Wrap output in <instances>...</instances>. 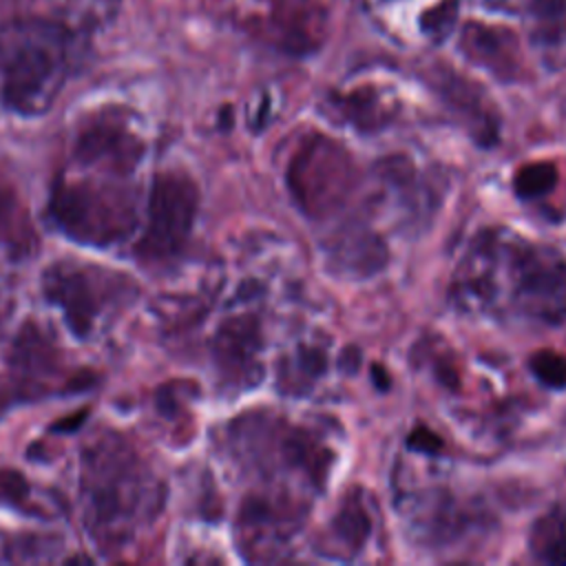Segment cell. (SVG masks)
<instances>
[{
  "label": "cell",
  "mask_w": 566,
  "mask_h": 566,
  "mask_svg": "<svg viewBox=\"0 0 566 566\" xmlns=\"http://www.w3.org/2000/svg\"><path fill=\"white\" fill-rule=\"evenodd\" d=\"M80 495L86 533L102 553H113L157 520L166 489L124 436L106 431L82 447Z\"/></svg>",
  "instance_id": "cell-1"
},
{
  "label": "cell",
  "mask_w": 566,
  "mask_h": 566,
  "mask_svg": "<svg viewBox=\"0 0 566 566\" xmlns=\"http://www.w3.org/2000/svg\"><path fill=\"white\" fill-rule=\"evenodd\" d=\"M46 219L80 245L104 250L124 243L139 226L135 175L69 164L51 184Z\"/></svg>",
  "instance_id": "cell-2"
},
{
  "label": "cell",
  "mask_w": 566,
  "mask_h": 566,
  "mask_svg": "<svg viewBox=\"0 0 566 566\" xmlns=\"http://www.w3.org/2000/svg\"><path fill=\"white\" fill-rule=\"evenodd\" d=\"M73 66V35L46 20H20L0 31V104L22 117L51 108Z\"/></svg>",
  "instance_id": "cell-3"
},
{
  "label": "cell",
  "mask_w": 566,
  "mask_h": 566,
  "mask_svg": "<svg viewBox=\"0 0 566 566\" xmlns=\"http://www.w3.org/2000/svg\"><path fill=\"white\" fill-rule=\"evenodd\" d=\"M234 462L261 480H298L318 493L329 480L332 449L307 427L270 411H250L228 424Z\"/></svg>",
  "instance_id": "cell-4"
},
{
  "label": "cell",
  "mask_w": 566,
  "mask_h": 566,
  "mask_svg": "<svg viewBox=\"0 0 566 566\" xmlns=\"http://www.w3.org/2000/svg\"><path fill=\"white\" fill-rule=\"evenodd\" d=\"M42 294L60 310L69 332L88 340L113 312L137 294V285L130 276L97 263L60 259L42 272Z\"/></svg>",
  "instance_id": "cell-5"
},
{
  "label": "cell",
  "mask_w": 566,
  "mask_h": 566,
  "mask_svg": "<svg viewBox=\"0 0 566 566\" xmlns=\"http://www.w3.org/2000/svg\"><path fill=\"white\" fill-rule=\"evenodd\" d=\"M197 181L184 170H161L153 177L142 234L133 243V256L144 268L172 265L188 248L197 212H199Z\"/></svg>",
  "instance_id": "cell-6"
},
{
  "label": "cell",
  "mask_w": 566,
  "mask_h": 566,
  "mask_svg": "<svg viewBox=\"0 0 566 566\" xmlns=\"http://www.w3.org/2000/svg\"><path fill=\"white\" fill-rule=\"evenodd\" d=\"M91 374L73 371L55 338L35 321H24L7 354L2 407L82 394L91 389Z\"/></svg>",
  "instance_id": "cell-7"
},
{
  "label": "cell",
  "mask_w": 566,
  "mask_h": 566,
  "mask_svg": "<svg viewBox=\"0 0 566 566\" xmlns=\"http://www.w3.org/2000/svg\"><path fill=\"white\" fill-rule=\"evenodd\" d=\"M358 181L352 153L321 133L307 135L290 155L285 184L294 206L310 219H325L345 206Z\"/></svg>",
  "instance_id": "cell-8"
},
{
  "label": "cell",
  "mask_w": 566,
  "mask_h": 566,
  "mask_svg": "<svg viewBox=\"0 0 566 566\" xmlns=\"http://www.w3.org/2000/svg\"><path fill=\"white\" fill-rule=\"evenodd\" d=\"M500 268L520 316L542 325L566 323V259L557 250L502 237Z\"/></svg>",
  "instance_id": "cell-9"
},
{
  "label": "cell",
  "mask_w": 566,
  "mask_h": 566,
  "mask_svg": "<svg viewBox=\"0 0 566 566\" xmlns=\"http://www.w3.org/2000/svg\"><path fill=\"white\" fill-rule=\"evenodd\" d=\"M307 502L287 486L243 497L237 513V546L248 562L281 559L307 517Z\"/></svg>",
  "instance_id": "cell-10"
},
{
  "label": "cell",
  "mask_w": 566,
  "mask_h": 566,
  "mask_svg": "<svg viewBox=\"0 0 566 566\" xmlns=\"http://www.w3.org/2000/svg\"><path fill=\"white\" fill-rule=\"evenodd\" d=\"M146 142L119 108H102L86 115L71 139L69 164L135 175L144 164Z\"/></svg>",
  "instance_id": "cell-11"
},
{
  "label": "cell",
  "mask_w": 566,
  "mask_h": 566,
  "mask_svg": "<svg viewBox=\"0 0 566 566\" xmlns=\"http://www.w3.org/2000/svg\"><path fill=\"white\" fill-rule=\"evenodd\" d=\"M263 327L254 312L223 318L210 340L212 365L223 389L241 394L263 380Z\"/></svg>",
  "instance_id": "cell-12"
},
{
  "label": "cell",
  "mask_w": 566,
  "mask_h": 566,
  "mask_svg": "<svg viewBox=\"0 0 566 566\" xmlns=\"http://www.w3.org/2000/svg\"><path fill=\"white\" fill-rule=\"evenodd\" d=\"M500 239L495 230L473 237L455 265L449 285V303L464 314H484L500 298Z\"/></svg>",
  "instance_id": "cell-13"
},
{
  "label": "cell",
  "mask_w": 566,
  "mask_h": 566,
  "mask_svg": "<svg viewBox=\"0 0 566 566\" xmlns=\"http://www.w3.org/2000/svg\"><path fill=\"white\" fill-rule=\"evenodd\" d=\"M405 517L413 542L433 548L458 542L482 522L480 511H475L469 502L458 500L447 489H427L413 493L411 502L405 506Z\"/></svg>",
  "instance_id": "cell-14"
},
{
  "label": "cell",
  "mask_w": 566,
  "mask_h": 566,
  "mask_svg": "<svg viewBox=\"0 0 566 566\" xmlns=\"http://www.w3.org/2000/svg\"><path fill=\"white\" fill-rule=\"evenodd\" d=\"M431 77L436 93L458 122L467 126L475 144L493 146L500 137V117L482 88L449 69H433Z\"/></svg>",
  "instance_id": "cell-15"
},
{
  "label": "cell",
  "mask_w": 566,
  "mask_h": 566,
  "mask_svg": "<svg viewBox=\"0 0 566 566\" xmlns=\"http://www.w3.org/2000/svg\"><path fill=\"white\" fill-rule=\"evenodd\" d=\"M374 520L367 509L365 493L360 489H349L343 493L336 511L314 537V551L321 557L336 562H352L365 551L367 539L371 537Z\"/></svg>",
  "instance_id": "cell-16"
},
{
  "label": "cell",
  "mask_w": 566,
  "mask_h": 566,
  "mask_svg": "<svg viewBox=\"0 0 566 566\" xmlns=\"http://www.w3.org/2000/svg\"><path fill=\"white\" fill-rule=\"evenodd\" d=\"M327 265L340 276L367 279L387 263V248L378 232L358 221H347L336 228L325 243Z\"/></svg>",
  "instance_id": "cell-17"
},
{
  "label": "cell",
  "mask_w": 566,
  "mask_h": 566,
  "mask_svg": "<svg viewBox=\"0 0 566 566\" xmlns=\"http://www.w3.org/2000/svg\"><path fill=\"white\" fill-rule=\"evenodd\" d=\"M460 46L469 60L484 66L502 82H513L520 77L522 64L517 44L509 31L484 24H467L460 38Z\"/></svg>",
  "instance_id": "cell-18"
},
{
  "label": "cell",
  "mask_w": 566,
  "mask_h": 566,
  "mask_svg": "<svg viewBox=\"0 0 566 566\" xmlns=\"http://www.w3.org/2000/svg\"><path fill=\"white\" fill-rule=\"evenodd\" d=\"M0 250L20 261L38 250V234L15 186L0 175Z\"/></svg>",
  "instance_id": "cell-19"
},
{
  "label": "cell",
  "mask_w": 566,
  "mask_h": 566,
  "mask_svg": "<svg viewBox=\"0 0 566 566\" xmlns=\"http://www.w3.org/2000/svg\"><path fill=\"white\" fill-rule=\"evenodd\" d=\"M279 389L287 396H303L325 374L327 354L323 347L298 343L276 365Z\"/></svg>",
  "instance_id": "cell-20"
},
{
  "label": "cell",
  "mask_w": 566,
  "mask_h": 566,
  "mask_svg": "<svg viewBox=\"0 0 566 566\" xmlns=\"http://www.w3.org/2000/svg\"><path fill=\"white\" fill-rule=\"evenodd\" d=\"M332 108L345 124L354 126L358 133H376L385 128L394 117V108H389L374 88H358L347 95H332Z\"/></svg>",
  "instance_id": "cell-21"
},
{
  "label": "cell",
  "mask_w": 566,
  "mask_h": 566,
  "mask_svg": "<svg viewBox=\"0 0 566 566\" xmlns=\"http://www.w3.org/2000/svg\"><path fill=\"white\" fill-rule=\"evenodd\" d=\"M528 551L542 564L566 566V509L553 506L537 517L528 533Z\"/></svg>",
  "instance_id": "cell-22"
},
{
  "label": "cell",
  "mask_w": 566,
  "mask_h": 566,
  "mask_svg": "<svg viewBox=\"0 0 566 566\" xmlns=\"http://www.w3.org/2000/svg\"><path fill=\"white\" fill-rule=\"evenodd\" d=\"M0 506L22 515L44 517L42 509L31 502V484L15 469H0Z\"/></svg>",
  "instance_id": "cell-23"
},
{
  "label": "cell",
  "mask_w": 566,
  "mask_h": 566,
  "mask_svg": "<svg viewBox=\"0 0 566 566\" xmlns=\"http://www.w3.org/2000/svg\"><path fill=\"white\" fill-rule=\"evenodd\" d=\"M557 184V168L551 161H533L515 172L513 188L522 199H535L551 192Z\"/></svg>",
  "instance_id": "cell-24"
},
{
  "label": "cell",
  "mask_w": 566,
  "mask_h": 566,
  "mask_svg": "<svg viewBox=\"0 0 566 566\" xmlns=\"http://www.w3.org/2000/svg\"><path fill=\"white\" fill-rule=\"evenodd\" d=\"M531 11L544 42H562L566 38V0H531Z\"/></svg>",
  "instance_id": "cell-25"
},
{
  "label": "cell",
  "mask_w": 566,
  "mask_h": 566,
  "mask_svg": "<svg viewBox=\"0 0 566 566\" xmlns=\"http://www.w3.org/2000/svg\"><path fill=\"white\" fill-rule=\"evenodd\" d=\"M528 367L533 371V376L551 389H564L566 387V356L551 352V349H542L535 352L528 360Z\"/></svg>",
  "instance_id": "cell-26"
},
{
  "label": "cell",
  "mask_w": 566,
  "mask_h": 566,
  "mask_svg": "<svg viewBox=\"0 0 566 566\" xmlns=\"http://www.w3.org/2000/svg\"><path fill=\"white\" fill-rule=\"evenodd\" d=\"M453 15H455V2L447 0L444 4H440L438 9H433V11L429 13V18L422 15V29L429 31L431 35H436V38H442V35L449 31V27H451Z\"/></svg>",
  "instance_id": "cell-27"
},
{
  "label": "cell",
  "mask_w": 566,
  "mask_h": 566,
  "mask_svg": "<svg viewBox=\"0 0 566 566\" xmlns=\"http://www.w3.org/2000/svg\"><path fill=\"white\" fill-rule=\"evenodd\" d=\"M407 444H409V449L420 451V453H427V455H436V453H440V449H442V440H440L433 431H429V429H424V427H416L413 433L409 436Z\"/></svg>",
  "instance_id": "cell-28"
}]
</instances>
